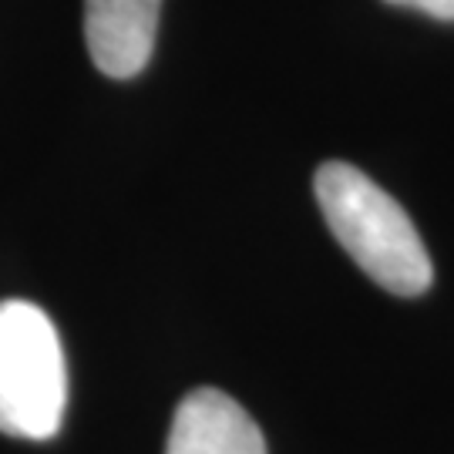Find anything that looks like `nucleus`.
Returning a JSON list of instances; mask_svg holds the SVG:
<instances>
[{"mask_svg": "<svg viewBox=\"0 0 454 454\" xmlns=\"http://www.w3.org/2000/svg\"><path fill=\"white\" fill-rule=\"evenodd\" d=\"M313 189L330 232L377 286L397 296H421L431 286L434 266L411 215L371 176L350 162H326Z\"/></svg>", "mask_w": 454, "mask_h": 454, "instance_id": "nucleus-1", "label": "nucleus"}, {"mask_svg": "<svg viewBox=\"0 0 454 454\" xmlns=\"http://www.w3.org/2000/svg\"><path fill=\"white\" fill-rule=\"evenodd\" d=\"M67 407V364L58 326L27 300L0 303V431L48 441Z\"/></svg>", "mask_w": 454, "mask_h": 454, "instance_id": "nucleus-2", "label": "nucleus"}, {"mask_svg": "<svg viewBox=\"0 0 454 454\" xmlns=\"http://www.w3.org/2000/svg\"><path fill=\"white\" fill-rule=\"evenodd\" d=\"M162 0H84V41L108 78H135L152 58Z\"/></svg>", "mask_w": 454, "mask_h": 454, "instance_id": "nucleus-3", "label": "nucleus"}, {"mask_svg": "<svg viewBox=\"0 0 454 454\" xmlns=\"http://www.w3.org/2000/svg\"><path fill=\"white\" fill-rule=\"evenodd\" d=\"M165 454H266V438L229 394L199 387L176 407Z\"/></svg>", "mask_w": 454, "mask_h": 454, "instance_id": "nucleus-4", "label": "nucleus"}, {"mask_svg": "<svg viewBox=\"0 0 454 454\" xmlns=\"http://www.w3.org/2000/svg\"><path fill=\"white\" fill-rule=\"evenodd\" d=\"M394 7H411L434 20H454V0H387Z\"/></svg>", "mask_w": 454, "mask_h": 454, "instance_id": "nucleus-5", "label": "nucleus"}]
</instances>
